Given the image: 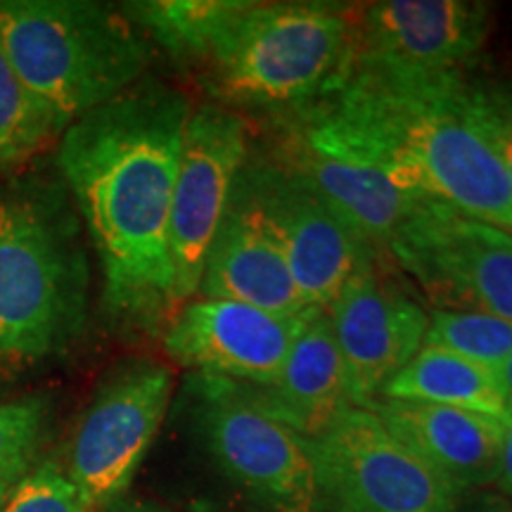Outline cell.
<instances>
[{
    "label": "cell",
    "instance_id": "cell-1",
    "mask_svg": "<svg viewBox=\"0 0 512 512\" xmlns=\"http://www.w3.org/2000/svg\"><path fill=\"white\" fill-rule=\"evenodd\" d=\"M188 95L145 76L64 128L57 169L102 268V302L117 323L164 330L174 306L171 197Z\"/></svg>",
    "mask_w": 512,
    "mask_h": 512
},
{
    "label": "cell",
    "instance_id": "cell-2",
    "mask_svg": "<svg viewBox=\"0 0 512 512\" xmlns=\"http://www.w3.org/2000/svg\"><path fill=\"white\" fill-rule=\"evenodd\" d=\"M460 79L463 72L356 57L335 91L309 110L406 190L512 230L508 176L467 117Z\"/></svg>",
    "mask_w": 512,
    "mask_h": 512
},
{
    "label": "cell",
    "instance_id": "cell-3",
    "mask_svg": "<svg viewBox=\"0 0 512 512\" xmlns=\"http://www.w3.org/2000/svg\"><path fill=\"white\" fill-rule=\"evenodd\" d=\"M91 264L62 178L0 185V375L69 351L88 318Z\"/></svg>",
    "mask_w": 512,
    "mask_h": 512
},
{
    "label": "cell",
    "instance_id": "cell-4",
    "mask_svg": "<svg viewBox=\"0 0 512 512\" xmlns=\"http://www.w3.org/2000/svg\"><path fill=\"white\" fill-rule=\"evenodd\" d=\"M356 60V3L235 0L200 67L216 105L271 117L335 91Z\"/></svg>",
    "mask_w": 512,
    "mask_h": 512
},
{
    "label": "cell",
    "instance_id": "cell-5",
    "mask_svg": "<svg viewBox=\"0 0 512 512\" xmlns=\"http://www.w3.org/2000/svg\"><path fill=\"white\" fill-rule=\"evenodd\" d=\"M0 43L64 128L143 81L155 60L124 10L91 0H3Z\"/></svg>",
    "mask_w": 512,
    "mask_h": 512
},
{
    "label": "cell",
    "instance_id": "cell-6",
    "mask_svg": "<svg viewBox=\"0 0 512 512\" xmlns=\"http://www.w3.org/2000/svg\"><path fill=\"white\" fill-rule=\"evenodd\" d=\"M185 408L197 444L252 512H318L309 439L275 420L249 384L190 373Z\"/></svg>",
    "mask_w": 512,
    "mask_h": 512
},
{
    "label": "cell",
    "instance_id": "cell-7",
    "mask_svg": "<svg viewBox=\"0 0 512 512\" xmlns=\"http://www.w3.org/2000/svg\"><path fill=\"white\" fill-rule=\"evenodd\" d=\"M384 249L434 309L484 311L512 323V230L427 200Z\"/></svg>",
    "mask_w": 512,
    "mask_h": 512
},
{
    "label": "cell",
    "instance_id": "cell-8",
    "mask_svg": "<svg viewBox=\"0 0 512 512\" xmlns=\"http://www.w3.org/2000/svg\"><path fill=\"white\" fill-rule=\"evenodd\" d=\"M309 446L318 512H458L460 494L368 408H347Z\"/></svg>",
    "mask_w": 512,
    "mask_h": 512
},
{
    "label": "cell",
    "instance_id": "cell-9",
    "mask_svg": "<svg viewBox=\"0 0 512 512\" xmlns=\"http://www.w3.org/2000/svg\"><path fill=\"white\" fill-rule=\"evenodd\" d=\"M171 396L174 373L150 358L121 363L100 384L76 425L64 465L93 512L126 494L157 439Z\"/></svg>",
    "mask_w": 512,
    "mask_h": 512
},
{
    "label": "cell",
    "instance_id": "cell-10",
    "mask_svg": "<svg viewBox=\"0 0 512 512\" xmlns=\"http://www.w3.org/2000/svg\"><path fill=\"white\" fill-rule=\"evenodd\" d=\"M325 313L347 368L351 403L373 408L387 382L422 349L430 313L380 245L366 249Z\"/></svg>",
    "mask_w": 512,
    "mask_h": 512
},
{
    "label": "cell",
    "instance_id": "cell-11",
    "mask_svg": "<svg viewBox=\"0 0 512 512\" xmlns=\"http://www.w3.org/2000/svg\"><path fill=\"white\" fill-rule=\"evenodd\" d=\"M249 150L252 138L245 114L216 102L192 107L183 133L169 219L176 311L200 290L209 245L226 214L235 178L245 166Z\"/></svg>",
    "mask_w": 512,
    "mask_h": 512
},
{
    "label": "cell",
    "instance_id": "cell-12",
    "mask_svg": "<svg viewBox=\"0 0 512 512\" xmlns=\"http://www.w3.org/2000/svg\"><path fill=\"white\" fill-rule=\"evenodd\" d=\"M273 124L275 140L268 155L302 176L382 249L420 204L427 202V197L396 183L380 162L349 143L330 121L309 107L275 117Z\"/></svg>",
    "mask_w": 512,
    "mask_h": 512
},
{
    "label": "cell",
    "instance_id": "cell-13",
    "mask_svg": "<svg viewBox=\"0 0 512 512\" xmlns=\"http://www.w3.org/2000/svg\"><path fill=\"white\" fill-rule=\"evenodd\" d=\"M242 178L271 223L304 302L325 311L375 242L271 155L252 157L249 150Z\"/></svg>",
    "mask_w": 512,
    "mask_h": 512
},
{
    "label": "cell",
    "instance_id": "cell-14",
    "mask_svg": "<svg viewBox=\"0 0 512 512\" xmlns=\"http://www.w3.org/2000/svg\"><path fill=\"white\" fill-rule=\"evenodd\" d=\"M306 313L290 318L242 302L197 297L166 323L162 347L190 373L266 387L283 368Z\"/></svg>",
    "mask_w": 512,
    "mask_h": 512
},
{
    "label": "cell",
    "instance_id": "cell-15",
    "mask_svg": "<svg viewBox=\"0 0 512 512\" xmlns=\"http://www.w3.org/2000/svg\"><path fill=\"white\" fill-rule=\"evenodd\" d=\"M494 31V5L479 0L356 3V57L425 72H470Z\"/></svg>",
    "mask_w": 512,
    "mask_h": 512
},
{
    "label": "cell",
    "instance_id": "cell-16",
    "mask_svg": "<svg viewBox=\"0 0 512 512\" xmlns=\"http://www.w3.org/2000/svg\"><path fill=\"white\" fill-rule=\"evenodd\" d=\"M197 294L202 299L242 302L290 318L311 309L294 283L271 223L242 178V169L209 245Z\"/></svg>",
    "mask_w": 512,
    "mask_h": 512
},
{
    "label": "cell",
    "instance_id": "cell-17",
    "mask_svg": "<svg viewBox=\"0 0 512 512\" xmlns=\"http://www.w3.org/2000/svg\"><path fill=\"white\" fill-rule=\"evenodd\" d=\"M368 411L456 494L463 496L494 484L503 418L399 399H380Z\"/></svg>",
    "mask_w": 512,
    "mask_h": 512
},
{
    "label": "cell",
    "instance_id": "cell-18",
    "mask_svg": "<svg viewBox=\"0 0 512 512\" xmlns=\"http://www.w3.org/2000/svg\"><path fill=\"white\" fill-rule=\"evenodd\" d=\"M252 389L275 420L285 422L304 439L320 437L354 406L328 313L323 309L306 313L278 377L266 387Z\"/></svg>",
    "mask_w": 512,
    "mask_h": 512
},
{
    "label": "cell",
    "instance_id": "cell-19",
    "mask_svg": "<svg viewBox=\"0 0 512 512\" xmlns=\"http://www.w3.org/2000/svg\"><path fill=\"white\" fill-rule=\"evenodd\" d=\"M382 399L422 401L508 418L496 373L451 351L422 347L384 387Z\"/></svg>",
    "mask_w": 512,
    "mask_h": 512
},
{
    "label": "cell",
    "instance_id": "cell-20",
    "mask_svg": "<svg viewBox=\"0 0 512 512\" xmlns=\"http://www.w3.org/2000/svg\"><path fill=\"white\" fill-rule=\"evenodd\" d=\"M235 0H140L126 3L124 15L181 67H200L211 53Z\"/></svg>",
    "mask_w": 512,
    "mask_h": 512
},
{
    "label": "cell",
    "instance_id": "cell-21",
    "mask_svg": "<svg viewBox=\"0 0 512 512\" xmlns=\"http://www.w3.org/2000/svg\"><path fill=\"white\" fill-rule=\"evenodd\" d=\"M64 126L19 79L0 43V171H12L60 140Z\"/></svg>",
    "mask_w": 512,
    "mask_h": 512
},
{
    "label": "cell",
    "instance_id": "cell-22",
    "mask_svg": "<svg viewBox=\"0 0 512 512\" xmlns=\"http://www.w3.org/2000/svg\"><path fill=\"white\" fill-rule=\"evenodd\" d=\"M422 347L451 351L479 366L498 370L512 354V323L484 311L432 309Z\"/></svg>",
    "mask_w": 512,
    "mask_h": 512
},
{
    "label": "cell",
    "instance_id": "cell-23",
    "mask_svg": "<svg viewBox=\"0 0 512 512\" xmlns=\"http://www.w3.org/2000/svg\"><path fill=\"white\" fill-rule=\"evenodd\" d=\"M465 112L486 140L512 188V69L479 62L463 72Z\"/></svg>",
    "mask_w": 512,
    "mask_h": 512
},
{
    "label": "cell",
    "instance_id": "cell-24",
    "mask_svg": "<svg viewBox=\"0 0 512 512\" xmlns=\"http://www.w3.org/2000/svg\"><path fill=\"white\" fill-rule=\"evenodd\" d=\"M48 420L46 396L0 401V498L36 467Z\"/></svg>",
    "mask_w": 512,
    "mask_h": 512
},
{
    "label": "cell",
    "instance_id": "cell-25",
    "mask_svg": "<svg viewBox=\"0 0 512 512\" xmlns=\"http://www.w3.org/2000/svg\"><path fill=\"white\" fill-rule=\"evenodd\" d=\"M0 512H93L62 465L46 460L0 498Z\"/></svg>",
    "mask_w": 512,
    "mask_h": 512
},
{
    "label": "cell",
    "instance_id": "cell-26",
    "mask_svg": "<svg viewBox=\"0 0 512 512\" xmlns=\"http://www.w3.org/2000/svg\"><path fill=\"white\" fill-rule=\"evenodd\" d=\"M494 486H498L501 496L512 498V411L505 418V430L501 441V453H498V467Z\"/></svg>",
    "mask_w": 512,
    "mask_h": 512
},
{
    "label": "cell",
    "instance_id": "cell-27",
    "mask_svg": "<svg viewBox=\"0 0 512 512\" xmlns=\"http://www.w3.org/2000/svg\"><path fill=\"white\" fill-rule=\"evenodd\" d=\"M458 512H512V501L491 491H467L460 496Z\"/></svg>",
    "mask_w": 512,
    "mask_h": 512
},
{
    "label": "cell",
    "instance_id": "cell-28",
    "mask_svg": "<svg viewBox=\"0 0 512 512\" xmlns=\"http://www.w3.org/2000/svg\"><path fill=\"white\" fill-rule=\"evenodd\" d=\"M496 373V380H498V387H501V394L505 399V406H508V411H512V354L505 358V363Z\"/></svg>",
    "mask_w": 512,
    "mask_h": 512
},
{
    "label": "cell",
    "instance_id": "cell-29",
    "mask_svg": "<svg viewBox=\"0 0 512 512\" xmlns=\"http://www.w3.org/2000/svg\"><path fill=\"white\" fill-rule=\"evenodd\" d=\"M102 512H171V510H166V508H162V505H155V503H121V501H117Z\"/></svg>",
    "mask_w": 512,
    "mask_h": 512
}]
</instances>
